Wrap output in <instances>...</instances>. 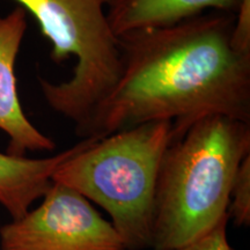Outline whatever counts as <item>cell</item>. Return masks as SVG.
I'll return each instance as SVG.
<instances>
[{
  "label": "cell",
  "instance_id": "cell-1",
  "mask_svg": "<svg viewBox=\"0 0 250 250\" xmlns=\"http://www.w3.org/2000/svg\"><path fill=\"white\" fill-rule=\"evenodd\" d=\"M234 13L210 11L118 36L121 74L81 139L170 122L173 140L208 116L250 124V56L232 45Z\"/></svg>",
  "mask_w": 250,
  "mask_h": 250
},
{
  "label": "cell",
  "instance_id": "cell-8",
  "mask_svg": "<svg viewBox=\"0 0 250 250\" xmlns=\"http://www.w3.org/2000/svg\"><path fill=\"white\" fill-rule=\"evenodd\" d=\"M241 0H107V18L117 37L167 27L205 12L235 13Z\"/></svg>",
  "mask_w": 250,
  "mask_h": 250
},
{
  "label": "cell",
  "instance_id": "cell-2",
  "mask_svg": "<svg viewBox=\"0 0 250 250\" xmlns=\"http://www.w3.org/2000/svg\"><path fill=\"white\" fill-rule=\"evenodd\" d=\"M250 154V124L226 116L198 121L162 156L153 208L152 250L192 241L227 217L236 171Z\"/></svg>",
  "mask_w": 250,
  "mask_h": 250
},
{
  "label": "cell",
  "instance_id": "cell-7",
  "mask_svg": "<svg viewBox=\"0 0 250 250\" xmlns=\"http://www.w3.org/2000/svg\"><path fill=\"white\" fill-rule=\"evenodd\" d=\"M95 138L81 139L58 154L42 159L15 156L0 152V204L13 220L42 199L52 186V176L62 164L86 148Z\"/></svg>",
  "mask_w": 250,
  "mask_h": 250
},
{
  "label": "cell",
  "instance_id": "cell-9",
  "mask_svg": "<svg viewBox=\"0 0 250 250\" xmlns=\"http://www.w3.org/2000/svg\"><path fill=\"white\" fill-rule=\"evenodd\" d=\"M229 218L237 226L250 224V154L243 159L234 179L230 202L228 208Z\"/></svg>",
  "mask_w": 250,
  "mask_h": 250
},
{
  "label": "cell",
  "instance_id": "cell-11",
  "mask_svg": "<svg viewBox=\"0 0 250 250\" xmlns=\"http://www.w3.org/2000/svg\"><path fill=\"white\" fill-rule=\"evenodd\" d=\"M234 17L233 48L241 55L250 56V0H241Z\"/></svg>",
  "mask_w": 250,
  "mask_h": 250
},
{
  "label": "cell",
  "instance_id": "cell-3",
  "mask_svg": "<svg viewBox=\"0 0 250 250\" xmlns=\"http://www.w3.org/2000/svg\"><path fill=\"white\" fill-rule=\"evenodd\" d=\"M171 142L170 122H152L94 139L59 166L52 182L107 211L126 250L151 249L156 180Z\"/></svg>",
  "mask_w": 250,
  "mask_h": 250
},
{
  "label": "cell",
  "instance_id": "cell-10",
  "mask_svg": "<svg viewBox=\"0 0 250 250\" xmlns=\"http://www.w3.org/2000/svg\"><path fill=\"white\" fill-rule=\"evenodd\" d=\"M228 220L229 215L221 219L215 226L201 236L171 250H233L227 237Z\"/></svg>",
  "mask_w": 250,
  "mask_h": 250
},
{
  "label": "cell",
  "instance_id": "cell-5",
  "mask_svg": "<svg viewBox=\"0 0 250 250\" xmlns=\"http://www.w3.org/2000/svg\"><path fill=\"white\" fill-rule=\"evenodd\" d=\"M0 245L2 250H126L88 199L56 182L36 208L0 228Z\"/></svg>",
  "mask_w": 250,
  "mask_h": 250
},
{
  "label": "cell",
  "instance_id": "cell-6",
  "mask_svg": "<svg viewBox=\"0 0 250 250\" xmlns=\"http://www.w3.org/2000/svg\"><path fill=\"white\" fill-rule=\"evenodd\" d=\"M27 15L20 6L0 14V130L9 138L6 153L15 156L56 148L54 140L28 120L18 94L15 62L27 30Z\"/></svg>",
  "mask_w": 250,
  "mask_h": 250
},
{
  "label": "cell",
  "instance_id": "cell-4",
  "mask_svg": "<svg viewBox=\"0 0 250 250\" xmlns=\"http://www.w3.org/2000/svg\"><path fill=\"white\" fill-rule=\"evenodd\" d=\"M33 15L51 43L50 58L76 59L72 77L55 83L40 79L49 107L74 124L79 134L121 74L118 37L107 18V0H14Z\"/></svg>",
  "mask_w": 250,
  "mask_h": 250
}]
</instances>
